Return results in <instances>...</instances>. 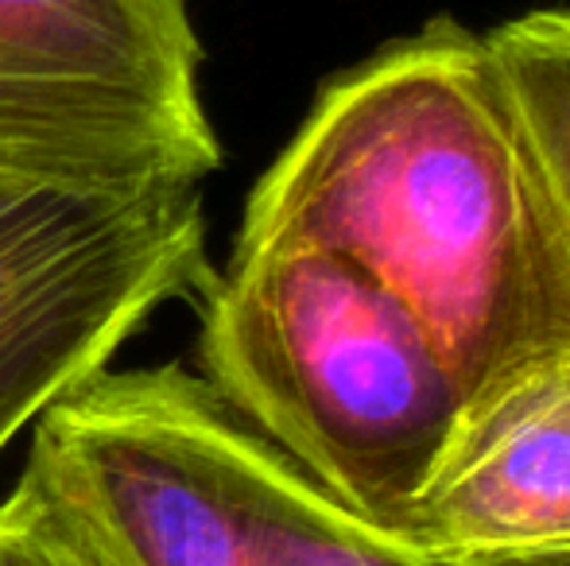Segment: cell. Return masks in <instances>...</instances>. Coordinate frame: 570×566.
I'll list each match as a JSON object with an SVG mask.
<instances>
[{
    "label": "cell",
    "mask_w": 570,
    "mask_h": 566,
    "mask_svg": "<svg viewBox=\"0 0 570 566\" xmlns=\"http://www.w3.org/2000/svg\"><path fill=\"white\" fill-rule=\"evenodd\" d=\"M485 39L570 229V8L504 20Z\"/></svg>",
    "instance_id": "7"
},
{
    "label": "cell",
    "mask_w": 570,
    "mask_h": 566,
    "mask_svg": "<svg viewBox=\"0 0 570 566\" xmlns=\"http://www.w3.org/2000/svg\"><path fill=\"white\" fill-rule=\"evenodd\" d=\"M218 167L190 0H0V195H175Z\"/></svg>",
    "instance_id": "4"
},
{
    "label": "cell",
    "mask_w": 570,
    "mask_h": 566,
    "mask_svg": "<svg viewBox=\"0 0 570 566\" xmlns=\"http://www.w3.org/2000/svg\"><path fill=\"white\" fill-rule=\"evenodd\" d=\"M404 544L431 563L570 555V349L465 396Z\"/></svg>",
    "instance_id": "6"
},
{
    "label": "cell",
    "mask_w": 570,
    "mask_h": 566,
    "mask_svg": "<svg viewBox=\"0 0 570 566\" xmlns=\"http://www.w3.org/2000/svg\"><path fill=\"white\" fill-rule=\"evenodd\" d=\"M198 310V377L342 508L404 539L462 408L420 322L311 245L233 249Z\"/></svg>",
    "instance_id": "3"
},
{
    "label": "cell",
    "mask_w": 570,
    "mask_h": 566,
    "mask_svg": "<svg viewBox=\"0 0 570 566\" xmlns=\"http://www.w3.org/2000/svg\"><path fill=\"white\" fill-rule=\"evenodd\" d=\"M439 566H570V555H528V559H485V563H439Z\"/></svg>",
    "instance_id": "8"
},
{
    "label": "cell",
    "mask_w": 570,
    "mask_h": 566,
    "mask_svg": "<svg viewBox=\"0 0 570 566\" xmlns=\"http://www.w3.org/2000/svg\"><path fill=\"white\" fill-rule=\"evenodd\" d=\"M0 566H39L31 555H23L20 547H12V544H4L0 539Z\"/></svg>",
    "instance_id": "9"
},
{
    "label": "cell",
    "mask_w": 570,
    "mask_h": 566,
    "mask_svg": "<svg viewBox=\"0 0 570 566\" xmlns=\"http://www.w3.org/2000/svg\"><path fill=\"white\" fill-rule=\"evenodd\" d=\"M0 539L39 566H439L318 489L179 361L39 416Z\"/></svg>",
    "instance_id": "2"
},
{
    "label": "cell",
    "mask_w": 570,
    "mask_h": 566,
    "mask_svg": "<svg viewBox=\"0 0 570 566\" xmlns=\"http://www.w3.org/2000/svg\"><path fill=\"white\" fill-rule=\"evenodd\" d=\"M210 276L198 190L0 195V454Z\"/></svg>",
    "instance_id": "5"
},
{
    "label": "cell",
    "mask_w": 570,
    "mask_h": 566,
    "mask_svg": "<svg viewBox=\"0 0 570 566\" xmlns=\"http://www.w3.org/2000/svg\"><path fill=\"white\" fill-rule=\"evenodd\" d=\"M311 245L392 295L462 400L570 349V229L481 31L435 16L345 67L261 175L233 249Z\"/></svg>",
    "instance_id": "1"
}]
</instances>
